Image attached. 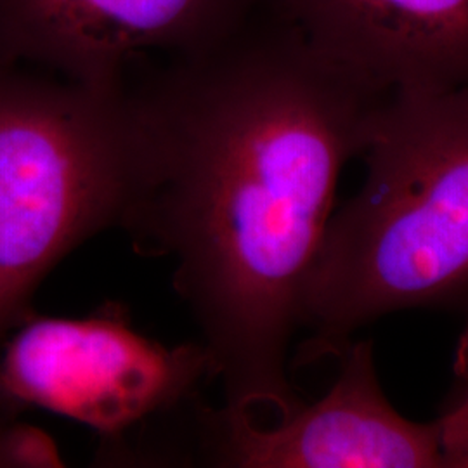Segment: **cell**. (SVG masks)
Returning a JSON list of instances; mask_svg holds the SVG:
<instances>
[{
  "instance_id": "6",
  "label": "cell",
  "mask_w": 468,
  "mask_h": 468,
  "mask_svg": "<svg viewBox=\"0 0 468 468\" xmlns=\"http://www.w3.org/2000/svg\"><path fill=\"white\" fill-rule=\"evenodd\" d=\"M262 0H0V63L115 90L135 56L201 49Z\"/></svg>"
},
{
  "instance_id": "9",
  "label": "cell",
  "mask_w": 468,
  "mask_h": 468,
  "mask_svg": "<svg viewBox=\"0 0 468 468\" xmlns=\"http://www.w3.org/2000/svg\"><path fill=\"white\" fill-rule=\"evenodd\" d=\"M462 365H463V392L458 396L452 408L444 411L439 421L441 431H452L468 421V334L465 335V349L462 351Z\"/></svg>"
},
{
  "instance_id": "4",
  "label": "cell",
  "mask_w": 468,
  "mask_h": 468,
  "mask_svg": "<svg viewBox=\"0 0 468 468\" xmlns=\"http://www.w3.org/2000/svg\"><path fill=\"white\" fill-rule=\"evenodd\" d=\"M216 378L205 346H165L134 330L120 307L85 318L23 321L0 357V408H42L102 437L193 401Z\"/></svg>"
},
{
  "instance_id": "3",
  "label": "cell",
  "mask_w": 468,
  "mask_h": 468,
  "mask_svg": "<svg viewBox=\"0 0 468 468\" xmlns=\"http://www.w3.org/2000/svg\"><path fill=\"white\" fill-rule=\"evenodd\" d=\"M139 151L131 85L0 63V344L69 251L120 226Z\"/></svg>"
},
{
  "instance_id": "2",
  "label": "cell",
  "mask_w": 468,
  "mask_h": 468,
  "mask_svg": "<svg viewBox=\"0 0 468 468\" xmlns=\"http://www.w3.org/2000/svg\"><path fill=\"white\" fill-rule=\"evenodd\" d=\"M361 156L303 292L314 357L390 313L468 303V87L388 94Z\"/></svg>"
},
{
  "instance_id": "5",
  "label": "cell",
  "mask_w": 468,
  "mask_h": 468,
  "mask_svg": "<svg viewBox=\"0 0 468 468\" xmlns=\"http://www.w3.org/2000/svg\"><path fill=\"white\" fill-rule=\"evenodd\" d=\"M332 387L274 421L197 406L201 460L236 468H444L439 421L402 417L388 402L373 342H349Z\"/></svg>"
},
{
  "instance_id": "8",
  "label": "cell",
  "mask_w": 468,
  "mask_h": 468,
  "mask_svg": "<svg viewBox=\"0 0 468 468\" xmlns=\"http://www.w3.org/2000/svg\"><path fill=\"white\" fill-rule=\"evenodd\" d=\"M441 435L444 468H468V421Z\"/></svg>"
},
{
  "instance_id": "7",
  "label": "cell",
  "mask_w": 468,
  "mask_h": 468,
  "mask_svg": "<svg viewBox=\"0 0 468 468\" xmlns=\"http://www.w3.org/2000/svg\"><path fill=\"white\" fill-rule=\"evenodd\" d=\"M302 37L384 92L468 87V0H269Z\"/></svg>"
},
{
  "instance_id": "1",
  "label": "cell",
  "mask_w": 468,
  "mask_h": 468,
  "mask_svg": "<svg viewBox=\"0 0 468 468\" xmlns=\"http://www.w3.org/2000/svg\"><path fill=\"white\" fill-rule=\"evenodd\" d=\"M139 153L120 226L174 266L224 410L301 406L288 354L342 170L388 96L328 61L269 0L131 87Z\"/></svg>"
}]
</instances>
